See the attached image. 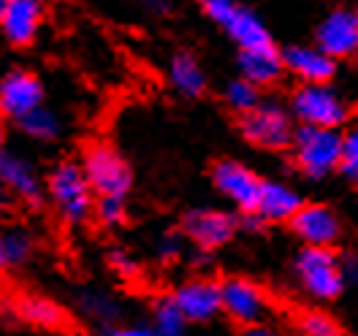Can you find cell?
Wrapping results in <instances>:
<instances>
[{
	"label": "cell",
	"mask_w": 358,
	"mask_h": 336,
	"mask_svg": "<svg viewBox=\"0 0 358 336\" xmlns=\"http://www.w3.org/2000/svg\"><path fill=\"white\" fill-rule=\"evenodd\" d=\"M14 128H17V133L24 136L33 144H55V141H60V136L66 131L63 117L55 109H49V106L30 112L20 122H14Z\"/></svg>",
	"instance_id": "24"
},
{
	"label": "cell",
	"mask_w": 358,
	"mask_h": 336,
	"mask_svg": "<svg viewBox=\"0 0 358 336\" xmlns=\"http://www.w3.org/2000/svg\"><path fill=\"white\" fill-rule=\"evenodd\" d=\"M307 203L304 193L282 177H264L261 187V201H258V214L266 225H288L301 212Z\"/></svg>",
	"instance_id": "17"
},
{
	"label": "cell",
	"mask_w": 358,
	"mask_h": 336,
	"mask_svg": "<svg viewBox=\"0 0 358 336\" xmlns=\"http://www.w3.org/2000/svg\"><path fill=\"white\" fill-rule=\"evenodd\" d=\"M236 73L245 76L261 90L277 87L288 73H285V60L282 49L277 44L258 46V49H239L236 52Z\"/></svg>",
	"instance_id": "18"
},
{
	"label": "cell",
	"mask_w": 358,
	"mask_h": 336,
	"mask_svg": "<svg viewBox=\"0 0 358 336\" xmlns=\"http://www.w3.org/2000/svg\"><path fill=\"white\" fill-rule=\"evenodd\" d=\"M220 101H223L225 109L239 119V117L250 114L258 103H261V101H264V90H261V87H255L252 82H247L245 76H239V73H236V76H231V79L223 85V90H220Z\"/></svg>",
	"instance_id": "26"
},
{
	"label": "cell",
	"mask_w": 358,
	"mask_h": 336,
	"mask_svg": "<svg viewBox=\"0 0 358 336\" xmlns=\"http://www.w3.org/2000/svg\"><path fill=\"white\" fill-rule=\"evenodd\" d=\"M150 14H155V17H166L171 8H174V0H138Z\"/></svg>",
	"instance_id": "37"
},
{
	"label": "cell",
	"mask_w": 358,
	"mask_h": 336,
	"mask_svg": "<svg viewBox=\"0 0 358 336\" xmlns=\"http://www.w3.org/2000/svg\"><path fill=\"white\" fill-rule=\"evenodd\" d=\"M296 334L299 336H345L342 326L329 312L307 309L296 317Z\"/></svg>",
	"instance_id": "27"
},
{
	"label": "cell",
	"mask_w": 358,
	"mask_h": 336,
	"mask_svg": "<svg viewBox=\"0 0 358 336\" xmlns=\"http://www.w3.org/2000/svg\"><path fill=\"white\" fill-rule=\"evenodd\" d=\"M0 182L3 190L27 209H38L46 203V177H41L30 157L11 147L0 149Z\"/></svg>",
	"instance_id": "12"
},
{
	"label": "cell",
	"mask_w": 358,
	"mask_h": 336,
	"mask_svg": "<svg viewBox=\"0 0 358 336\" xmlns=\"http://www.w3.org/2000/svg\"><path fill=\"white\" fill-rule=\"evenodd\" d=\"M236 336H285L274 323H258V326H247V328H236Z\"/></svg>",
	"instance_id": "34"
},
{
	"label": "cell",
	"mask_w": 358,
	"mask_h": 336,
	"mask_svg": "<svg viewBox=\"0 0 358 336\" xmlns=\"http://www.w3.org/2000/svg\"><path fill=\"white\" fill-rule=\"evenodd\" d=\"M185 244H187V239H185V233L182 231H163L160 236L155 239V247H152V252H155V258L160 263H177L185 258Z\"/></svg>",
	"instance_id": "30"
},
{
	"label": "cell",
	"mask_w": 358,
	"mask_h": 336,
	"mask_svg": "<svg viewBox=\"0 0 358 336\" xmlns=\"http://www.w3.org/2000/svg\"><path fill=\"white\" fill-rule=\"evenodd\" d=\"M46 87L33 68L14 66L0 79V114L14 125L30 112L46 106Z\"/></svg>",
	"instance_id": "11"
},
{
	"label": "cell",
	"mask_w": 358,
	"mask_h": 336,
	"mask_svg": "<svg viewBox=\"0 0 358 336\" xmlns=\"http://www.w3.org/2000/svg\"><path fill=\"white\" fill-rule=\"evenodd\" d=\"M313 44L331 54L336 63L358 57V8L336 6L329 8L313 30Z\"/></svg>",
	"instance_id": "14"
},
{
	"label": "cell",
	"mask_w": 358,
	"mask_h": 336,
	"mask_svg": "<svg viewBox=\"0 0 358 336\" xmlns=\"http://www.w3.org/2000/svg\"><path fill=\"white\" fill-rule=\"evenodd\" d=\"M239 228L245 231V233H261L266 223L261 220V214L258 212H252V214H239Z\"/></svg>",
	"instance_id": "35"
},
{
	"label": "cell",
	"mask_w": 358,
	"mask_h": 336,
	"mask_svg": "<svg viewBox=\"0 0 358 336\" xmlns=\"http://www.w3.org/2000/svg\"><path fill=\"white\" fill-rule=\"evenodd\" d=\"M199 3V8H201V14L209 20L212 24H217V27H223L234 20V14L239 11V0H196Z\"/></svg>",
	"instance_id": "31"
},
{
	"label": "cell",
	"mask_w": 358,
	"mask_h": 336,
	"mask_svg": "<svg viewBox=\"0 0 358 336\" xmlns=\"http://www.w3.org/2000/svg\"><path fill=\"white\" fill-rule=\"evenodd\" d=\"M166 82L169 87L185 101H199L209 90V73L203 63L187 49H179L169 57L166 66Z\"/></svg>",
	"instance_id": "19"
},
{
	"label": "cell",
	"mask_w": 358,
	"mask_h": 336,
	"mask_svg": "<svg viewBox=\"0 0 358 336\" xmlns=\"http://www.w3.org/2000/svg\"><path fill=\"white\" fill-rule=\"evenodd\" d=\"M44 0H0V33L11 49H27L38 41L44 24Z\"/></svg>",
	"instance_id": "15"
},
{
	"label": "cell",
	"mask_w": 358,
	"mask_h": 336,
	"mask_svg": "<svg viewBox=\"0 0 358 336\" xmlns=\"http://www.w3.org/2000/svg\"><path fill=\"white\" fill-rule=\"evenodd\" d=\"M92 217L101 228H109V231L125 228V223H128V201L125 198H98Z\"/></svg>",
	"instance_id": "29"
},
{
	"label": "cell",
	"mask_w": 358,
	"mask_h": 336,
	"mask_svg": "<svg viewBox=\"0 0 358 336\" xmlns=\"http://www.w3.org/2000/svg\"><path fill=\"white\" fill-rule=\"evenodd\" d=\"M282 60L285 73L296 79V85H331L339 73V63L313 41L282 46Z\"/></svg>",
	"instance_id": "16"
},
{
	"label": "cell",
	"mask_w": 358,
	"mask_h": 336,
	"mask_svg": "<svg viewBox=\"0 0 358 336\" xmlns=\"http://www.w3.org/2000/svg\"><path fill=\"white\" fill-rule=\"evenodd\" d=\"M79 317H85L95 328H106L114 323H122V301L106 291H82L73 301Z\"/></svg>",
	"instance_id": "22"
},
{
	"label": "cell",
	"mask_w": 358,
	"mask_h": 336,
	"mask_svg": "<svg viewBox=\"0 0 358 336\" xmlns=\"http://www.w3.org/2000/svg\"><path fill=\"white\" fill-rule=\"evenodd\" d=\"M171 298L190 326H212L215 320L223 317V291H220V279L215 277L206 274L185 277L174 285Z\"/></svg>",
	"instance_id": "10"
},
{
	"label": "cell",
	"mask_w": 358,
	"mask_h": 336,
	"mask_svg": "<svg viewBox=\"0 0 358 336\" xmlns=\"http://www.w3.org/2000/svg\"><path fill=\"white\" fill-rule=\"evenodd\" d=\"M44 177L46 203L52 206L57 220L68 228H82L95 214V201H98L82 163L73 157H60L57 163H52Z\"/></svg>",
	"instance_id": "1"
},
{
	"label": "cell",
	"mask_w": 358,
	"mask_h": 336,
	"mask_svg": "<svg viewBox=\"0 0 358 336\" xmlns=\"http://www.w3.org/2000/svg\"><path fill=\"white\" fill-rule=\"evenodd\" d=\"M220 291H223V317L231 326L247 328V326H258L268 320L271 301L255 279L231 274L220 279Z\"/></svg>",
	"instance_id": "9"
},
{
	"label": "cell",
	"mask_w": 358,
	"mask_h": 336,
	"mask_svg": "<svg viewBox=\"0 0 358 336\" xmlns=\"http://www.w3.org/2000/svg\"><path fill=\"white\" fill-rule=\"evenodd\" d=\"M293 171L307 182H326L339 174L342 166V131L301 128L296 131L291 147Z\"/></svg>",
	"instance_id": "5"
},
{
	"label": "cell",
	"mask_w": 358,
	"mask_h": 336,
	"mask_svg": "<svg viewBox=\"0 0 358 336\" xmlns=\"http://www.w3.org/2000/svg\"><path fill=\"white\" fill-rule=\"evenodd\" d=\"M356 63H358V57H356Z\"/></svg>",
	"instance_id": "38"
},
{
	"label": "cell",
	"mask_w": 358,
	"mask_h": 336,
	"mask_svg": "<svg viewBox=\"0 0 358 336\" xmlns=\"http://www.w3.org/2000/svg\"><path fill=\"white\" fill-rule=\"evenodd\" d=\"M79 163L98 198H128L134 190V166L109 141H90L82 149Z\"/></svg>",
	"instance_id": "6"
},
{
	"label": "cell",
	"mask_w": 358,
	"mask_h": 336,
	"mask_svg": "<svg viewBox=\"0 0 358 336\" xmlns=\"http://www.w3.org/2000/svg\"><path fill=\"white\" fill-rule=\"evenodd\" d=\"M150 326L155 328L157 336H190V323L182 314L171 293L155 295L150 304Z\"/></svg>",
	"instance_id": "25"
},
{
	"label": "cell",
	"mask_w": 358,
	"mask_h": 336,
	"mask_svg": "<svg viewBox=\"0 0 358 336\" xmlns=\"http://www.w3.org/2000/svg\"><path fill=\"white\" fill-rule=\"evenodd\" d=\"M209 184L223 198L231 212L252 214L258 212L264 177L239 157H220L209 166Z\"/></svg>",
	"instance_id": "7"
},
{
	"label": "cell",
	"mask_w": 358,
	"mask_h": 336,
	"mask_svg": "<svg viewBox=\"0 0 358 336\" xmlns=\"http://www.w3.org/2000/svg\"><path fill=\"white\" fill-rule=\"evenodd\" d=\"M291 274L299 291L315 304H334L350 288L342 266V252L329 247H299L293 252Z\"/></svg>",
	"instance_id": "2"
},
{
	"label": "cell",
	"mask_w": 358,
	"mask_h": 336,
	"mask_svg": "<svg viewBox=\"0 0 358 336\" xmlns=\"http://www.w3.org/2000/svg\"><path fill=\"white\" fill-rule=\"evenodd\" d=\"M342 266H345L348 285H358V255H353V252H342Z\"/></svg>",
	"instance_id": "36"
},
{
	"label": "cell",
	"mask_w": 358,
	"mask_h": 336,
	"mask_svg": "<svg viewBox=\"0 0 358 336\" xmlns=\"http://www.w3.org/2000/svg\"><path fill=\"white\" fill-rule=\"evenodd\" d=\"M225 36L234 41L236 49H258V46L274 44V36H271L268 24L250 6H239V11L234 14V20L225 24Z\"/></svg>",
	"instance_id": "21"
},
{
	"label": "cell",
	"mask_w": 358,
	"mask_h": 336,
	"mask_svg": "<svg viewBox=\"0 0 358 336\" xmlns=\"http://www.w3.org/2000/svg\"><path fill=\"white\" fill-rule=\"evenodd\" d=\"M291 236L301 247H329L336 249L345 236V223L331 203L307 201L301 212L288 223Z\"/></svg>",
	"instance_id": "13"
},
{
	"label": "cell",
	"mask_w": 358,
	"mask_h": 336,
	"mask_svg": "<svg viewBox=\"0 0 358 336\" xmlns=\"http://www.w3.org/2000/svg\"><path fill=\"white\" fill-rule=\"evenodd\" d=\"M38 242L30 228L24 225H6L0 233V269L6 274H17L27 269L36 258Z\"/></svg>",
	"instance_id": "20"
},
{
	"label": "cell",
	"mask_w": 358,
	"mask_h": 336,
	"mask_svg": "<svg viewBox=\"0 0 358 336\" xmlns=\"http://www.w3.org/2000/svg\"><path fill=\"white\" fill-rule=\"evenodd\" d=\"M339 177L358 187V119H353L345 131H342V166H339Z\"/></svg>",
	"instance_id": "28"
},
{
	"label": "cell",
	"mask_w": 358,
	"mask_h": 336,
	"mask_svg": "<svg viewBox=\"0 0 358 336\" xmlns=\"http://www.w3.org/2000/svg\"><path fill=\"white\" fill-rule=\"evenodd\" d=\"M285 103L301 128L345 131L353 122V103L334 82L331 85H296L288 92Z\"/></svg>",
	"instance_id": "3"
},
{
	"label": "cell",
	"mask_w": 358,
	"mask_h": 336,
	"mask_svg": "<svg viewBox=\"0 0 358 336\" xmlns=\"http://www.w3.org/2000/svg\"><path fill=\"white\" fill-rule=\"evenodd\" d=\"M98 336H157L150 323H114L98 328Z\"/></svg>",
	"instance_id": "33"
},
{
	"label": "cell",
	"mask_w": 358,
	"mask_h": 336,
	"mask_svg": "<svg viewBox=\"0 0 358 336\" xmlns=\"http://www.w3.org/2000/svg\"><path fill=\"white\" fill-rule=\"evenodd\" d=\"M239 136L247 147L258 152H291L299 122L293 119L288 103L277 98H264L255 109L236 119Z\"/></svg>",
	"instance_id": "4"
},
{
	"label": "cell",
	"mask_w": 358,
	"mask_h": 336,
	"mask_svg": "<svg viewBox=\"0 0 358 336\" xmlns=\"http://www.w3.org/2000/svg\"><path fill=\"white\" fill-rule=\"evenodd\" d=\"M14 314L33 326V328H60L63 320H66V312L57 301L46 298V295H38V293H24L14 301Z\"/></svg>",
	"instance_id": "23"
},
{
	"label": "cell",
	"mask_w": 358,
	"mask_h": 336,
	"mask_svg": "<svg viewBox=\"0 0 358 336\" xmlns=\"http://www.w3.org/2000/svg\"><path fill=\"white\" fill-rule=\"evenodd\" d=\"M106 261H109V269H112L117 277H122V279H134V277H138V271H141L138 269V261H136L128 249H122V247L109 249Z\"/></svg>",
	"instance_id": "32"
},
{
	"label": "cell",
	"mask_w": 358,
	"mask_h": 336,
	"mask_svg": "<svg viewBox=\"0 0 358 336\" xmlns=\"http://www.w3.org/2000/svg\"><path fill=\"white\" fill-rule=\"evenodd\" d=\"M179 231L185 233L187 244L199 252L215 255L236 239L239 214L231 209H215V206H190L179 217Z\"/></svg>",
	"instance_id": "8"
}]
</instances>
